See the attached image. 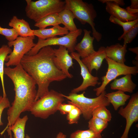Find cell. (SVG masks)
<instances>
[{"label": "cell", "instance_id": "17", "mask_svg": "<svg viewBox=\"0 0 138 138\" xmlns=\"http://www.w3.org/2000/svg\"><path fill=\"white\" fill-rule=\"evenodd\" d=\"M127 47V45H122L119 43L107 46L105 48L106 56L118 63L124 64Z\"/></svg>", "mask_w": 138, "mask_h": 138}, {"label": "cell", "instance_id": "7", "mask_svg": "<svg viewBox=\"0 0 138 138\" xmlns=\"http://www.w3.org/2000/svg\"><path fill=\"white\" fill-rule=\"evenodd\" d=\"M105 59L108 65L106 74L101 77L102 82L101 86L93 89L97 96L105 91L107 85L118 76L128 74L136 75L138 73V67L130 66L124 63H119L107 56Z\"/></svg>", "mask_w": 138, "mask_h": 138}, {"label": "cell", "instance_id": "28", "mask_svg": "<svg viewBox=\"0 0 138 138\" xmlns=\"http://www.w3.org/2000/svg\"><path fill=\"white\" fill-rule=\"evenodd\" d=\"M138 33V23L128 31L124 35L118 38L119 40H124L123 45L131 42L137 36Z\"/></svg>", "mask_w": 138, "mask_h": 138}, {"label": "cell", "instance_id": "20", "mask_svg": "<svg viewBox=\"0 0 138 138\" xmlns=\"http://www.w3.org/2000/svg\"><path fill=\"white\" fill-rule=\"evenodd\" d=\"M106 97L110 103L112 104L115 110L121 106L124 105L130 97V95L119 90L106 94Z\"/></svg>", "mask_w": 138, "mask_h": 138}, {"label": "cell", "instance_id": "14", "mask_svg": "<svg viewBox=\"0 0 138 138\" xmlns=\"http://www.w3.org/2000/svg\"><path fill=\"white\" fill-rule=\"evenodd\" d=\"M106 12L119 20L123 22H128L138 19V14H132L127 10L121 7L118 4L114 2H107L106 3Z\"/></svg>", "mask_w": 138, "mask_h": 138}, {"label": "cell", "instance_id": "27", "mask_svg": "<svg viewBox=\"0 0 138 138\" xmlns=\"http://www.w3.org/2000/svg\"><path fill=\"white\" fill-rule=\"evenodd\" d=\"M70 138H102L101 134H97L88 129L77 130L71 133Z\"/></svg>", "mask_w": 138, "mask_h": 138}, {"label": "cell", "instance_id": "37", "mask_svg": "<svg viewBox=\"0 0 138 138\" xmlns=\"http://www.w3.org/2000/svg\"><path fill=\"white\" fill-rule=\"evenodd\" d=\"M126 9L129 13L132 14H138V9H135L131 8L129 6L126 7Z\"/></svg>", "mask_w": 138, "mask_h": 138}, {"label": "cell", "instance_id": "23", "mask_svg": "<svg viewBox=\"0 0 138 138\" xmlns=\"http://www.w3.org/2000/svg\"><path fill=\"white\" fill-rule=\"evenodd\" d=\"M12 50L7 45H3L0 48V78L2 88L3 95L6 94L4 82V64L7 56Z\"/></svg>", "mask_w": 138, "mask_h": 138}, {"label": "cell", "instance_id": "6", "mask_svg": "<svg viewBox=\"0 0 138 138\" xmlns=\"http://www.w3.org/2000/svg\"><path fill=\"white\" fill-rule=\"evenodd\" d=\"M84 91L80 94L71 93L66 96L61 94L64 98L69 100L68 103L78 108L81 110L83 118L86 120H89L92 117L93 111L97 108L101 106H108L110 103L106 97L105 91L97 97L93 98L85 96Z\"/></svg>", "mask_w": 138, "mask_h": 138}, {"label": "cell", "instance_id": "29", "mask_svg": "<svg viewBox=\"0 0 138 138\" xmlns=\"http://www.w3.org/2000/svg\"><path fill=\"white\" fill-rule=\"evenodd\" d=\"M109 20L111 22L119 25L122 27L123 32L121 36L124 35L133 26L138 23V19L131 21L123 22L120 21L116 18L111 16L109 17Z\"/></svg>", "mask_w": 138, "mask_h": 138}, {"label": "cell", "instance_id": "10", "mask_svg": "<svg viewBox=\"0 0 138 138\" xmlns=\"http://www.w3.org/2000/svg\"><path fill=\"white\" fill-rule=\"evenodd\" d=\"M118 113L126 120L125 130L120 138H128L129 132L132 125L138 120V92L132 95L127 105L124 108L121 106Z\"/></svg>", "mask_w": 138, "mask_h": 138}, {"label": "cell", "instance_id": "1", "mask_svg": "<svg viewBox=\"0 0 138 138\" xmlns=\"http://www.w3.org/2000/svg\"><path fill=\"white\" fill-rule=\"evenodd\" d=\"M54 49L51 46L41 48L36 54H26L20 64L25 71L33 79L38 86L34 101L49 91L51 83L60 81L66 76L55 65Z\"/></svg>", "mask_w": 138, "mask_h": 138}, {"label": "cell", "instance_id": "21", "mask_svg": "<svg viewBox=\"0 0 138 138\" xmlns=\"http://www.w3.org/2000/svg\"><path fill=\"white\" fill-rule=\"evenodd\" d=\"M58 14L61 24L69 32L75 31L78 29L74 21L75 17L71 11L65 8Z\"/></svg>", "mask_w": 138, "mask_h": 138}, {"label": "cell", "instance_id": "8", "mask_svg": "<svg viewBox=\"0 0 138 138\" xmlns=\"http://www.w3.org/2000/svg\"><path fill=\"white\" fill-rule=\"evenodd\" d=\"M82 32L81 29L69 33L61 37L56 36L45 40L38 39L35 45L26 54L33 55L36 54L42 48L51 45H58L66 47L69 52L75 51L74 48L77 42V38Z\"/></svg>", "mask_w": 138, "mask_h": 138}, {"label": "cell", "instance_id": "32", "mask_svg": "<svg viewBox=\"0 0 138 138\" xmlns=\"http://www.w3.org/2000/svg\"><path fill=\"white\" fill-rule=\"evenodd\" d=\"M10 106V102L6 96H0V126L2 125L3 123L1 120V117L4 110Z\"/></svg>", "mask_w": 138, "mask_h": 138}, {"label": "cell", "instance_id": "36", "mask_svg": "<svg viewBox=\"0 0 138 138\" xmlns=\"http://www.w3.org/2000/svg\"><path fill=\"white\" fill-rule=\"evenodd\" d=\"M129 50L132 51L133 53H135L136 54V56L135 58L136 61L138 62V48L136 47L133 48H129Z\"/></svg>", "mask_w": 138, "mask_h": 138}, {"label": "cell", "instance_id": "2", "mask_svg": "<svg viewBox=\"0 0 138 138\" xmlns=\"http://www.w3.org/2000/svg\"><path fill=\"white\" fill-rule=\"evenodd\" d=\"M4 74L12 81L15 91L14 100L7 111L8 123L5 130L13 124L21 114L29 111L37 94L36 83L19 64L12 68H4Z\"/></svg>", "mask_w": 138, "mask_h": 138}, {"label": "cell", "instance_id": "39", "mask_svg": "<svg viewBox=\"0 0 138 138\" xmlns=\"http://www.w3.org/2000/svg\"><path fill=\"white\" fill-rule=\"evenodd\" d=\"M25 138H31V137L28 134H26L25 136Z\"/></svg>", "mask_w": 138, "mask_h": 138}, {"label": "cell", "instance_id": "26", "mask_svg": "<svg viewBox=\"0 0 138 138\" xmlns=\"http://www.w3.org/2000/svg\"><path fill=\"white\" fill-rule=\"evenodd\" d=\"M105 106L98 107L93 111L92 117H95L108 122L111 120L112 116L110 111Z\"/></svg>", "mask_w": 138, "mask_h": 138}, {"label": "cell", "instance_id": "11", "mask_svg": "<svg viewBox=\"0 0 138 138\" xmlns=\"http://www.w3.org/2000/svg\"><path fill=\"white\" fill-rule=\"evenodd\" d=\"M70 55L73 59L77 62L79 65L80 74L83 79L81 84L72 89L71 93H77L80 91L85 90L89 86H95L97 85H99L101 84V82H98L99 78L98 77L93 76L90 73L87 68L82 61L79 56L77 52H74L71 53Z\"/></svg>", "mask_w": 138, "mask_h": 138}, {"label": "cell", "instance_id": "13", "mask_svg": "<svg viewBox=\"0 0 138 138\" xmlns=\"http://www.w3.org/2000/svg\"><path fill=\"white\" fill-rule=\"evenodd\" d=\"M83 31L84 34L82 39L74 48L75 50L77 51L82 59L87 57L95 51L93 45L95 39L91 36V31L86 29H84Z\"/></svg>", "mask_w": 138, "mask_h": 138}, {"label": "cell", "instance_id": "16", "mask_svg": "<svg viewBox=\"0 0 138 138\" xmlns=\"http://www.w3.org/2000/svg\"><path fill=\"white\" fill-rule=\"evenodd\" d=\"M8 25L15 31L20 37L34 36L33 30L31 29L29 23L23 19L18 18L16 16H13L10 20Z\"/></svg>", "mask_w": 138, "mask_h": 138}, {"label": "cell", "instance_id": "15", "mask_svg": "<svg viewBox=\"0 0 138 138\" xmlns=\"http://www.w3.org/2000/svg\"><path fill=\"white\" fill-rule=\"evenodd\" d=\"M106 57L105 47L101 46L97 51L82 59L81 60L91 73L93 70L97 71L99 69Z\"/></svg>", "mask_w": 138, "mask_h": 138}, {"label": "cell", "instance_id": "19", "mask_svg": "<svg viewBox=\"0 0 138 138\" xmlns=\"http://www.w3.org/2000/svg\"><path fill=\"white\" fill-rule=\"evenodd\" d=\"M132 77L131 74H128L121 78L115 79L110 84L111 89L124 93H133L136 85L132 81Z\"/></svg>", "mask_w": 138, "mask_h": 138}, {"label": "cell", "instance_id": "24", "mask_svg": "<svg viewBox=\"0 0 138 138\" xmlns=\"http://www.w3.org/2000/svg\"><path fill=\"white\" fill-rule=\"evenodd\" d=\"M61 24L58 13L50 14L45 16L36 22L34 26L39 29H45L50 26Z\"/></svg>", "mask_w": 138, "mask_h": 138}, {"label": "cell", "instance_id": "38", "mask_svg": "<svg viewBox=\"0 0 138 138\" xmlns=\"http://www.w3.org/2000/svg\"><path fill=\"white\" fill-rule=\"evenodd\" d=\"M56 138H66V136L63 133L60 132L57 135Z\"/></svg>", "mask_w": 138, "mask_h": 138}, {"label": "cell", "instance_id": "34", "mask_svg": "<svg viewBox=\"0 0 138 138\" xmlns=\"http://www.w3.org/2000/svg\"><path fill=\"white\" fill-rule=\"evenodd\" d=\"M98 1L103 4L106 3L107 2L115 3L120 6H123L125 5V3L123 0H99Z\"/></svg>", "mask_w": 138, "mask_h": 138}, {"label": "cell", "instance_id": "4", "mask_svg": "<svg viewBox=\"0 0 138 138\" xmlns=\"http://www.w3.org/2000/svg\"><path fill=\"white\" fill-rule=\"evenodd\" d=\"M64 98L57 91L51 90L32 103L29 111L35 117L45 119L57 111Z\"/></svg>", "mask_w": 138, "mask_h": 138}, {"label": "cell", "instance_id": "30", "mask_svg": "<svg viewBox=\"0 0 138 138\" xmlns=\"http://www.w3.org/2000/svg\"><path fill=\"white\" fill-rule=\"evenodd\" d=\"M81 114L80 110L75 106L67 114L66 118L68 123L70 124L77 123Z\"/></svg>", "mask_w": 138, "mask_h": 138}, {"label": "cell", "instance_id": "33", "mask_svg": "<svg viewBox=\"0 0 138 138\" xmlns=\"http://www.w3.org/2000/svg\"><path fill=\"white\" fill-rule=\"evenodd\" d=\"M76 106L71 103H62L59 106L58 110L63 115L67 114Z\"/></svg>", "mask_w": 138, "mask_h": 138}, {"label": "cell", "instance_id": "9", "mask_svg": "<svg viewBox=\"0 0 138 138\" xmlns=\"http://www.w3.org/2000/svg\"><path fill=\"white\" fill-rule=\"evenodd\" d=\"M35 36H19L14 41L8 42L7 45L10 48L13 46V49L7 57V62L5 63L6 67L16 66L20 64L24 56L35 45L33 41Z\"/></svg>", "mask_w": 138, "mask_h": 138}, {"label": "cell", "instance_id": "25", "mask_svg": "<svg viewBox=\"0 0 138 138\" xmlns=\"http://www.w3.org/2000/svg\"><path fill=\"white\" fill-rule=\"evenodd\" d=\"M108 125V122L95 117L93 116L88 122L89 129L98 134H101Z\"/></svg>", "mask_w": 138, "mask_h": 138}, {"label": "cell", "instance_id": "22", "mask_svg": "<svg viewBox=\"0 0 138 138\" xmlns=\"http://www.w3.org/2000/svg\"><path fill=\"white\" fill-rule=\"evenodd\" d=\"M28 119L27 115L22 118L19 117L6 130H9L13 132L14 138H25V125Z\"/></svg>", "mask_w": 138, "mask_h": 138}, {"label": "cell", "instance_id": "31", "mask_svg": "<svg viewBox=\"0 0 138 138\" xmlns=\"http://www.w3.org/2000/svg\"><path fill=\"white\" fill-rule=\"evenodd\" d=\"M0 34L4 36L8 42L15 40L18 36L15 31L13 28H4L0 25Z\"/></svg>", "mask_w": 138, "mask_h": 138}, {"label": "cell", "instance_id": "35", "mask_svg": "<svg viewBox=\"0 0 138 138\" xmlns=\"http://www.w3.org/2000/svg\"><path fill=\"white\" fill-rule=\"evenodd\" d=\"M130 1L131 4L129 6L130 7L133 9H138V0H131Z\"/></svg>", "mask_w": 138, "mask_h": 138}, {"label": "cell", "instance_id": "18", "mask_svg": "<svg viewBox=\"0 0 138 138\" xmlns=\"http://www.w3.org/2000/svg\"><path fill=\"white\" fill-rule=\"evenodd\" d=\"M34 34L38 39L45 40L56 37L57 36H64L67 34L69 31L64 27L58 25L53 26L47 29H38L33 30Z\"/></svg>", "mask_w": 138, "mask_h": 138}, {"label": "cell", "instance_id": "3", "mask_svg": "<svg viewBox=\"0 0 138 138\" xmlns=\"http://www.w3.org/2000/svg\"><path fill=\"white\" fill-rule=\"evenodd\" d=\"M65 8L71 11L75 18L83 25L88 24L91 27L93 37L98 42L102 38V34L96 29L94 20L97 16L96 11L92 4L82 0H65Z\"/></svg>", "mask_w": 138, "mask_h": 138}, {"label": "cell", "instance_id": "5", "mask_svg": "<svg viewBox=\"0 0 138 138\" xmlns=\"http://www.w3.org/2000/svg\"><path fill=\"white\" fill-rule=\"evenodd\" d=\"M25 11L27 17L37 22L48 15L58 13L65 8V1L61 0H26Z\"/></svg>", "mask_w": 138, "mask_h": 138}, {"label": "cell", "instance_id": "12", "mask_svg": "<svg viewBox=\"0 0 138 138\" xmlns=\"http://www.w3.org/2000/svg\"><path fill=\"white\" fill-rule=\"evenodd\" d=\"M54 63L56 67L65 75L67 77L72 78L73 75L70 73L68 70L74 64L73 58L69 54L66 48L60 46L58 49H54Z\"/></svg>", "mask_w": 138, "mask_h": 138}]
</instances>
